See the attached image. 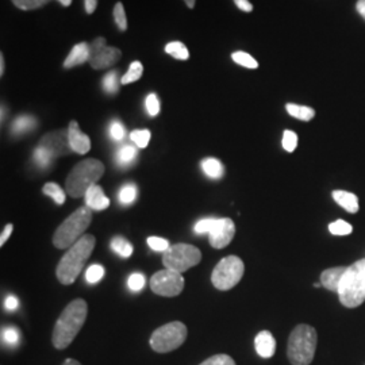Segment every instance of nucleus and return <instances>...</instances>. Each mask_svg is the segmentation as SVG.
Masks as SVG:
<instances>
[{
    "label": "nucleus",
    "instance_id": "obj_1",
    "mask_svg": "<svg viewBox=\"0 0 365 365\" xmlns=\"http://www.w3.org/2000/svg\"><path fill=\"white\" fill-rule=\"evenodd\" d=\"M88 304L84 299L72 300L58 317L52 333L53 346L58 351L66 349L86 324Z\"/></svg>",
    "mask_w": 365,
    "mask_h": 365
},
{
    "label": "nucleus",
    "instance_id": "obj_2",
    "mask_svg": "<svg viewBox=\"0 0 365 365\" xmlns=\"http://www.w3.org/2000/svg\"><path fill=\"white\" fill-rule=\"evenodd\" d=\"M96 244V240L92 235H83L78 242L68 249L66 255L61 257L56 268V276L58 282L64 286H71L76 282L80 272L83 271L86 262L90 259Z\"/></svg>",
    "mask_w": 365,
    "mask_h": 365
},
{
    "label": "nucleus",
    "instance_id": "obj_3",
    "mask_svg": "<svg viewBox=\"0 0 365 365\" xmlns=\"http://www.w3.org/2000/svg\"><path fill=\"white\" fill-rule=\"evenodd\" d=\"M105 175V165L96 158H87L78 163L66 178V192L72 197L86 196L87 191Z\"/></svg>",
    "mask_w": 365,
    "mask_h": 365
},
{
    "label": "nucleus",
    "instance_id": "obj_4",
    "mask_svg": "<svg viewBox=\"0 0 365 365\" xmlns=\"http://www.w3.org/2000/svg\"><path fill=\"white\" fill-rule=\"evenodd\" d=\"M317 344V330L310 325H298L288 337L287 357L289 363L292 365L312 364Z\"/></svg>",
    "mask_w": 365,
    "mask_h": 365
},
{
    "label": "nucleus",
    "instance_id": "obj_5",
    "mask_svg": "<svg viewBox=\"0 0 365 365\" xmlns=\"http://www.w3.org/2000/svg\"><path fill=\"white\" fill-rule=\"evenodd\" d=\"M92 222V210L78 207L63 222L53 235V245L57 249H69L83 237Z\"/></svg>",
    "mask_w": 365,
    "mask_h": 365
},
{
    "label": "nucleus",
    "instance_id": "obj_6",
    "mask_svg": "<svg viewBox=\"0 0 365 365\" xmlns=\"http://www.w3.org/2000/svg\"><path fill=\"white\" fill-rule=\"evenodd\" d=\"M339 302L348 309L363 304L365 300V259L346 268L339 289Z\"/></svg>",
    "mask_w": 365,
    "mask_h": 365
},
{
    "label": "nucleus",
    "instance_id": "obj_7",
    "mask_svg": "<svg viewBox=\"0 0 365 365\" xmlns=\"http://www.w3.org/2000/svg\"><path fill=\"white\" fill-rule=\"evenodd\" d=\"M187 334H188L187 327L182 322L175 321L167 325L157 327L150 336L149 344L155 352H173L182 346L184 341L187 339Z\"/></svg>",
    "mask_w": 365,
    "mask_h": 365
},
{
    "label": "nucleus",
    "instance_id": "obj_8",
    "mask_svg": "<svg viewBox=\"0 0 365 365\" xmlns=\"http://www.w3.org/2000/svg\"><path fill=\"white\" fill-rule=\"evenodd\" d=\"M202 260V252L190 244H175L170 245L163 253V264L165 269H170L178 274H182L190 268L196 267Z\"/></svg>",
    "mask_w": 365,
    "mask_h": 365
},
{
    "label": "nucleus",
    "instance_id": "obj_9",
    "mask_svg": "<svg viewBox=\"0 0 365 365\" xmlns=\"http://www.w3.org/2000/svg\"><path fill=\"white\" fill-rule=\"evenodd\" d=\"M244 272V261L237 256H227L215 265L211 274V283L220 291H229L241 282Z\"/></svg>",
    "mask_w": 365,
    "mask_h": 365
},
{
    "label": "nucleus",
    "instance_id": "obj_10",
    "mask_svg": "<svg viewBox=\"0 0 365 365\" xmlns=\"http://www.w3.org/2000/svg\"><path fill=\"white\" fill-rule=\"evenodd\" d=\"M184 288V277L182 274L170 269L158 271L150 279V289L160 297L173 298L182 294Z\"/></svg>",
    "mask_w": 365,
    "mask_h": 365
},
{
    "label": "nucleus",
    "instance_id": "obj_11",
    "mask_svg": "<svg viewBox=\"0 0 365 365\" xmlns=\"http://www.w3.org/2000/svg\"><path fill=\"white\" fill-rule=\"evenodd\" d=\"M209 235L210 245L212 248H226L235 238V223L230 218H217Z\"/></svg>",
    "mask_w": 365,
    "mask_h": 365
},
{
    "label": "nucleus",
    "instance_id": "obj_12",
    "mask_svg": "<svg viewBox=\"0 0 365 365\" xmlns=\"http://www.w3.org/2000/svg\"><path fill=\"white\" fill-rule=\"evenodd\" d=\"M39 145L45 148L54 158L56 157L66 156L72 152L71 145H69V135H68V129L64 130H54L52 133L45 134L41 138Z\"/></svg>",
    "mask_w": 365,
    "mask_h": 365
},
{
    "label": "nucleus",
    "instance_id": "obj_13",
    "mask_svg": "<svg viewBox=\"0 0 365 365\" xmlns=\"http://www.w3.org/2000/svg\"><path fill=\"white\" fill-rule=\"evenodd\" d=\"M68 135H69V145H71L72 152H75L78 155H86L90 152V149H91L90 137L80 130L76 120L69 122Z\"/></svg>",
    "mask_w": 365,
    "mask_h": 365
},
{
    "label": "nucleus",
    "instance_id": "obj_14",
    "mask_svg": "<svg viewBox=\"0 0 365 365\" xmlns=\"http://www.w3.org/2000/svg\"><path fill=\"white\" fill-rule=\"evenodd\" d=\"M120 57H122L120 49L114 48V46H106L101 52L92 56L88 63L93 69H106V68H110V66L117 64L118 61L120 60Z\"/></svg>",
    "mask_w": 365,
    "mask_h": 365
},
{
    "label": "nucleus",
    "instance_id": "obj_15",
    "mask_svg": "<svg viewBox=\"0 0 365 365\" xmlns=\"http://www.w3.org/2000/svg\"><path fill=\"white\" fill-rule=\"evenodd\" d=\"M86 206L90 207L92 211H103L110 207V199L106 196L105 191L101 185H92L84 196Z\"/></svg>",
    "mask_w": 365,
    "mask_h": 365
},
{
    "label": "nucleus",
    "instance_id": "obj_16",
    "mask_svg": "<svg viewBox=\"0 0 365 365\" xmlns=\"http://www.w3.org/2000/svg\"><path fill=\"white\" fill-rule=\"evenodd\" d=\"M87 61H90V43L83 41L72 48V51L68 54L63 66L66 69H71L75 66H83Z\"/></svg>",
    "mask_w": 365,
    "mask_h": 365
},
{
    "label": "nucleus",
    "instance_id": "obj_17",
    "mask_svg": "<svg viewBox=\"0 0 365 365\" xmlns=\"http://www.w3.org/2000/svg\"><path fill=\"white\" fill-rule=\"evenodd\" d=\"M256 352L262 359H271L276 351V341L271 331L262 330L255 339Z\"/></svg>",
    "mask_w": 365,
    "mask_h": 365
},
{
    "label": "nucleus",
    "instance_id": "obj_18",
    "mask_svg": "<svg viewBox=\"0 0 365 365\" xmlns=\"http://www.w3.org/2000/svg\"><path fill=\"white\" fill-rule=\"evenodd\" d=\"M346 268L348 267H334V268L325 269L321 274V284L329 291L339 294V284L344 274L346 272Z\"/></svg>",
    "mask_w": 365,
    "mask_h": 365
},
{
    "label": "nucleus",
    "instance_id": "obj_19",
    "mask_svg": "<svg viewBox=\"0 0 365 365\" xmlns=\"http://www.w3.org/2000/svg\"><path fill=\"white\" fill-rule=\"evenodd\" d=\"M331 196L336 200V203L339 205L342 209L346 210L348 212L356 214L359 211V197L352 192L337 190V191H333Z\"/></svg>",
    "mask_w": 365,
    "mask_h": 365
},
{
    "label": "nucleus",
    "instance_id": "obj_20",
    "mask_svg": "<svg viewBox=\"0 0 365 365\" xmlns=\"http://www.w3.org/2000/svg\"><path fill=\"white\" fill-rule=\"evenodd\" d=\"M200 167H202V170L205 172V175L210 179H215V180L221 179L223 173H225L223 164L218 158H214V157L203 158L202 163H200Z\"/></svg>",
    "mask_w": 365,
    "mask_h": 365
},
{
    "label": "nucleus",
    "instance_id": "obj_21",
    "mask_svg": "<svg viewBox=\"0 0 365 365\" xmlns=\"http://www.w3.org/2000/svg\"><path fill=\"white\" fill-rule=\"evenodd\" d=\"M37 125V120L36 118L31 117V115H19L13 122V126H11V131H13L14 135H22V134H26L29 131L33 130Z\"/></svg>",
    "mask_w": 365,
    "mask_h": 365
},
{
    "label": "nucleus",
    "instance_id": "obj_22",
    "mask_svg": "<svg viewBox=\"0 0 365 365\" xmlns=\"http://www.w3.org/2000/svg\"><path fill=\"white\" fill-rule=\"evenodd\" d=\"M286 110L291 117L297 118L303 122H310L315 117V110L309 106L295 105V103H287Z\"/></svg>",
    "mask_w": 365,
    "mask_h": 365
},
{
    "label": "nucleus",
    "instance_id": "obj_23",
    "mask_svg": "<svg viewBox=\"0 0 365 365\" xmlns=\"http://www.w3.org/2000/svg\"><path fill=\"white\" fill-rule=\"evenodd\" d=\"M137 155H138V150L135 146L125 145L118 150L117 163L122 167H129L137 158Z\"/></svg>",
    "mask_w": 365,
    "mask_h": 365
},
{
    "label": "nucleus",
    "instance_id": "obj_24",
    "mask_svg": "<svg viewBox=\"0 0 365 365\" xmlns=\"http://www.w3.org/2000/svg\"><path fill=\"white\" fill-rule=\"evenodd\" d=\"M165 53L172 56L176 60H188L190 58V52L187 46L180 42V41H172L170 43L165 45Z\"/></svg>",
    "mask_w": 365,
    "mask_h": 365
},
{
    "label": "nucleus",
    "instance_id": "obj_25",
    "mask_svg": "<svg viewBox=\"0 0 365 365\" xmlns=\"http://www.w3.org/2000/svg\"><path fill=\"white\" fill-rule=\"evenodd\" d=\"M42 192L46 196H51L57 205H64L66 203V191L56 182H46L42 187Z\"/></svg>",
    "mask_w": 365,
    "mask_h": 365
},
{
    "label": "nucleus",
    "instance_id": "obj_26",
    "mask_svg": "<svg viewBox=\"0 0 365 365\" xmlns=\"http://www.w3.org/2000/svg\"><path fill=\"white\" fill-rule=\"evenodd\" d=\"M143 73H144V66L140 63V61H133L128 72L120 78V84L126 86V84H130L134 83L137 80L143 78Z\"/></svg>",
    "mask_w": 365,
    "mask_h": 365
},
{
    "label": "nucleus",
    "instance_id": "obj_27",
    "mask_svg": "<svg viewBox=\"0 0 365 365\" xmlns=\"http://www.w3.org/2000/svg\"><path fill=\"white\" fill-rule=\"evenodd\" d=\"M111 249L117 255H119L120 257H123V259H128V257H130L131 255H133V245L126 238H122V237L113 238Z\"/></svg>",
    "mask_w": 365,
    "mask_h": 365
},
{
    "label": "nucleus",
    "instance_id": "obj_28",
    "mask_svg": "<svg viewBox=\"0 0 365 365\" xmlns=\"http://www.w3.org/2000/svg\"><path fill=\"white\" fill-rule=\"evenodd\" d=\"M232 60L235 61V64L248 69H257L259 68V63L256 58H253L249 53L238 51V52L232 53Z\"/></svg>",
    "mask_w": 365,
    "mask_h": 365
},
{
    "label": "nucleus",
    "instance_id": "obj_29",
    "mask_svg": "<svg viewBox=\"0 0 365 365\" xmlns=\"http://www.w3.org/2000/svg\"><path fill=\"white\" fill-rule=\"evenodd\" d=\"M102 88L105 90L106 93L114 95L119 90V81H118V71H111L106 75L102 80Z\"/></svg>",
    "mask_w": 365,
    "mask_h": 365
},
{
    "label": "nucleus",
    "instance_id": "obj_30",
    "mask_svg": "<svg viewBox=\"0 0 365 365\" xmlns=\"http://www.w3.org/2000/svg\"><path fill=\"white\" fill-rule=\"evenodd\" d=\"M53 158L54 157L45 148H42L41 145L36 148V150H34V160H36V163H37L39 168H48L52 164Z\"/></svg>",
    "mask_w": 365,
    "mask_h": 365
},
{
    "label": "nucleus",
    "instance_id": "obj_31",
    "mask_svg": "<svg viewBox=\"0 0 365 365\" xmlns=\"http://www.w3.org/2000/svg\"><path fill=\"white\" fill-rule=\"evenodd\" d=\"M14 6L22 11H33L43 7L49 0H11Z\"/></svg>",
    "mask_w": 365,
    "mask_h": 365
},
{
    "label": "nucleus",
    "instance_id": "obj_32",
    "mask_svg": "<svg viewBox=\"0 0 365 365\" xmlns=\"http://www.w3.org/2000/svg\"><path fill=\"white\" fill-rule=\"evenodd\" d=\"M137 199V187L134 184H126L119 191V200L122 205H131Z\"/></svg>",
    "mask_w": 365,
    "mask_h": 365
},
{
    "label": "nucleus",
    "instance_id": "obj_33",
    "mask_svg": "<svg viewBox=\"0 0 365 365\" xmlns=\"http://www.w3.org/2000/svg\"><path fill=\"white\" fill-rule=\"evenodd\" d=\"M114 21L117 24L118 29L120 31H126L128 30V16H126V11L125 7L120 1H118L117 4L114 6Z\"/></svg>",
    "mask_w": 365,
    "mask_h": 365
},
{
    "label": "nucleus",
    "instance_id": "obj_34",
    "mask_svg": "<svg viewBox=\"0 0 365 365\" xmlns=\"http://www.w3.org/2000/svg\"><path fill=\"white\" fill-rule=\"evenodd\" d=\"M150 137H152L150 131L146 130V129L131 131L130 134L131 141L135 144L137 148H140V149H145V148L149 145Z\"/></svg>",
    "mask_w": 365,
    "mask_h": 365
},
{
    "label": "nucleus",
    "instance_id": "obj_35",
    "mask_svg": "<svg viewBox=\"0 0 365 365\" xmlns=\"http://www.w3.org/2000/svg\"><path fill=\"white\" fill-rule=\"evenodd\" d=\"M105 267H102L99 264H93L86 272V280L90 284H96L98 282H101L105 277Z\"/></svg>",
    "mask_w": 365,
    "mask_h": 365
},
{
    "label": "nucleus",
    "instance_id": "obj_36",
    "mask_svg": "<svg viewBox=\"0 0 365 365\" xmlns=\"http://www.w3.org/2000/svg\"><path fill=\"white\" fill-rule=\"evenodd\" d=\"M21 333L16 327H9L1 329V341L10 346H15L19 342Z\"/></svg>",
    "mask_w": 365,
    "mask_h": 365
},
{
    "label": "nucleus",
    "instance_id": "obj_37",
    "mask_svg": "<svg viewBox=\"0 0 365 365\" xmlns=\"http://www.w3.org/2000/svg\"><path fill=\"white\" fill-rule=\"evenodd\" d=\"M329 232L334 235H348L352 233L353 227L351 223L339 220L329 225Z\"/></svg>",
    "mask_w": 365,
    "mask_h": 365
},
{
    "label": "nucleus",
    "instance_id": "obj_38",
    "mask_svg": "<svg viewBox=\"0 0 365 365\" xmlns=\"http://www.w3.org/2000/svg\"><path fill=\"white\" fill-rule=\"evenodd\" d=\"M282 145H283V149L286 152L292 153L297 149V146H298V135H297V133L292 130H284Z\"/></svg>",
    "mask_w": 365,
    "mask_h": 365
},
{
    "label": "nucleus",
    "instance_id": "obj_39",
    "mask_svg": "<svg viewBox=\"0 0 365 365\" xmlns=\"http://www.w3.org/2000/svg\"><path fill=\"white\" fill-rule=\"evenodd\" d=\"M146 111L150 117H157L160 114V99L156 93H149L145 101Z\"/></svg>",
    "mask_w": 365,
    "mask_h": 365
},
{
    "label": "nucleus",
    "instance_id": "obj_40",
    "mask_svg": "<svg viewBox=\"0 0 365 365\" xmlns=\"http://www.w3.org/2000/svg\"><path fill=\"white\" fill-rule=\"evenodd\" d=\"M148 245L149 248L153 249L155 252H165L167 249L170 248V241L161 237H149L148 238Z\"/></svg>",
    "mask_w": 365,
    "mask_h": 365
},
{
    "label": "nucleus",
    "instance_id": "obj_41",
    "mask_svg": "<svg viewBox=\"0 0 365 365\" xmlns=\"http://www.w3.org/2000/svg\"><path fill=\"white\" fill-rule=\"evenodd\" d=\"M199 365H235V361L227 354H215Z\"/></svg>",
    "mask_w": 365,
    "mask_h": 365
},
{
    "label": "nucleus",
    "instance_id": "obj_42",
    "mask_svg": "<svg viewBox=\"0 0 365 365\" xmlns=\"http://www.w3.org/2000/svg\"><path fill=\"white\" fill-rule=\"evenodd\" d=\"M110 135H111V138L114 141L120 143L125 138V135H126V129H125V126L119 120H114L110 125Z\"/></svg>",
    "mask_w": 365,
    "mask_h": 365
},
{
    "label": "nucleus",
    "instance_id": "obj_43",
    "mask_svg": "<svg viewBox=\"0 0 365 365\" xmlns=\"http://www.w3.org/2000/svg\"><path fill=\"white\" fill-rule=\"evenodd\" d=\"M146 284V279L143 274H133L129 276V280H128V286L130 288L131 291H141Z\"/></svg>",
    "mask_w": 365,
    "mask_h": 365
},
{
    "label": "nucleus",
    "instance_id": "obj_44",
    "mask_svg": "<svg viewBox=\"0 0 365 365\" xmlns=\"http://www.w3.org/2000/svg\"><path fill=\"white\" fill-rule=\"evenodd\" d=\"M217 218H205V220H200V221L196 222L195 233L197 235H203V233H210L214 227V223H215Z\"/></svg>",
    "mask_w": 365,
    "mask_h": 365
},
{
    "label": "nucleus",
    "instance_id": "obj_45",
    "mask_svg": "<svg viewBox=\"0 0 365 365\" xmlns=\"http://www.w3.org/2000/svg\"><path fill=\"white\" fill-rule=\"evenodd\" d=\"M106 46H107V41L105 37H98V38L93 39L90 43V58L96 53L101 52Z\"/></svg>",
    "mask_w": 365,
    "mask_h": 365
},
{
    "label": "nucleus",
    "instance_id": "obj_46",
    "mask_svg": "<svg viewBox=\"0 0 365 365\" xmlns=\"http://www.w3.org/2000/svg\"><path fill=\"white\" fill-rule=\"evenodd\" d=\"M18 306H19V300L14 295H9L4 299V309L9 310V312H15L18 309Z\"/></svg>",
    "mask_w": 365,
    "mask_h": 365
},
{
    "label": "nucleus",
    "instance_id": "obj_47",
    "mask_svg": "<svg viewBox=\"0 0 365 365\" xmlns=\"http://www.w3.org/2000/svg\"><path fill=\"white\" fill-rule=\"evenodd\" d=\"M13 223H9L4 229H3V232H1V235H0V247H3L6 242H7V240L10 238V235L13 233Z\"/></svg>",
    "mask_w": 365,
    "mask_h": 365
},
{
    "label": "nucleus",
    "instance_id": "obj_48",
    "mask_svg": "<svg viewBox=\"0 0 365 365\" xmlns=\"http://www.w3.org/2000/svg\"><path fill=\"white\" fill-rule=\"evenodd\" d=\"M235 6L244 11V13H252L253 11V4L249 0H235Z\"/></svg>",
    "mask_w": 365,
    "mask_h": 365
},
{
    "label": "nucleus",
    "instance_id": "obj_49",
    "mask_svg": "<svg viewBox=\"0 0 365 365\" xmlns=\"http://www.w3.org/2000/svg\"><path fill=\"white\" fill-rule=\"evenodd\" d=\"M96 7H98V0H84V9H86V13H95Z\"/></svg>",
    "mask_w": 365,
    "mask_h": 365
},
{
    "label": "nucleus",
    "instance_id": "obj_50",
    "mask_svg": "<svg viewBox=\"0 0 365 365\" xmlns=\"http://www.w3.org/2000/svg\"><path fill=\"white\" fill-rule=\"evenodd\" d=\"M356 10L365 19V0H359L356 4Z\"/></svg>",
    "mask_w": 365,
    "mask_h": 365
},
{
    "label": "nucleus",
    "instance_id": "obj_51",
    "mask_svg": "<svg viewBox=\"0 0 365 365\" xmlns=\"http://www.w3.org/2000/svg\"><path fill=\"white\" fill-rule=\"evenodd\" d=\"M4 69H6V61H4V56H3V53H1V54H0V78H3Z\"/></svg>",
    "mask_w": 365,
    "mask_h": 365
},
{
    "label": "nucleus",
    "instance_id": "obj_52",
    "mask_svg": "<svg viewBox=\"0 0 365 365\" xmlns=\"http://www.w3.org/2000/svg\"><path fill=\"white\" fill-rule=\"evenodd\" d=\"M63 365H81L78 363V360L75 359H66V361L63 363Z\"/></svg>",
    "mask_w": 365,
    "mask_h": 365
},
{
    "label": "nucleus",
    "instance_id": "obj_53",
    "mask_svg": "<svg viewBox=\"0 0 365 365\" xmlns=\"http://www.w3.org/2000/svg\"><path fill=\"white\" fill-rule=\"evenodd\" d=\"M184 3H185V6L188 7V9H194L195 7L196 0H182Z\"/></svg>",
    "mask_w": 365,
    "mask_h": 365
},
{
    "label": "nucleus",
    "instance_id": "obj_54",
    "mask_svg": "<svg viewBox=\"0 0 365 365\" xmlns=\"http://www.w3.org/2000/svg\"><path fill=\"white\" fill-rule=\"evenodd\" d=\"M57 1H60L64 7H69L72 4V0H57Z\"/></svg>",
    "mask_w": 365,
    "mask_h": 365
}]
</instances>
